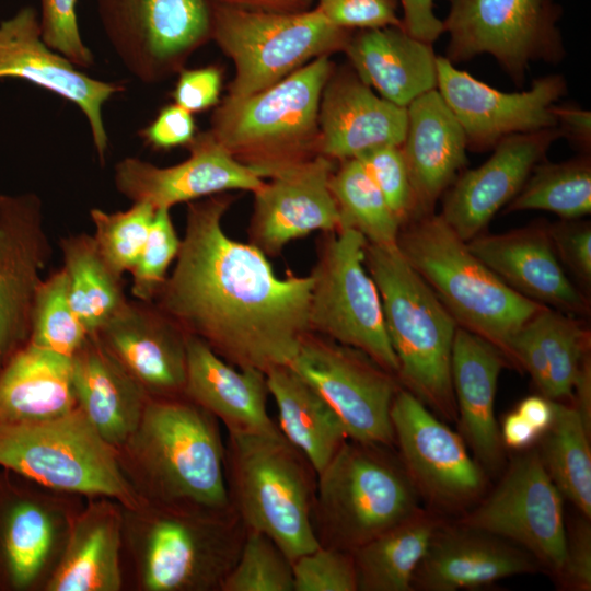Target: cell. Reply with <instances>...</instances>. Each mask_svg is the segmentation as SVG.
I'll return each mask as SVG.
<instances>
[{"label": "cell", "mask_w": 591, "mask_h": 591, "mask_svg": "<svg viewBox=\"0 0 591 591\" xmlns=\"http://www.w3.org/2000/svg\"><path fill=\"white\" fill-rule=\"evenodd\" d=\"M553 402V420L540 456L563 497L587 519L591 517L590 432L570 404Z\"/></svg>", "instance_id": "cell-38"}, {"label": "cell", "mask_w": 591, "mask_h": 591, "mask_svg": "<svg viewBox=\"0 0 591 591\" xmlns=\"http://www.w3.org/2000/svg\"><path fill=\"white\" fill-rule=\"evenodd\" d=\"M557 128L579 148L587 150L591 144V113L572 105H554Z\"/></svg>", "instance_id": "cell-55"}, {"label": "cell", "mask_w": 591, "mask_h": 591, "mask_svg": "<svg viewBox=\"0 0 591 591\" xmlns=\"http://www.w3.org/2000/svg\"><path fill=\"white\" fill-rule=\"evenodd\" d=\"M59 246L71 306L88 333L94 334L128 301L121 277L106 264L93 235L70 234Z\"/></svg>", "instance_id": "cell-37"}, {"label": "cell", "mask_w": 591, "mask_h": 591, "mask_svg": "<svg viewBox=\"0 0 591 591\" xmlns=\"http://www.w3.org/2000/svg\"><path fill=\"white\" fill-rule=\"evenodd\" d=\"M407 111L375 94L356 72L331 76L318 108V153L333 160L357 158L380 146H402Z\"/></svg>", "instance_id": "cell-26"}, {"label": "cell", "mask_w": 591, "mask_h": 591, "mask_svg": "<svg viewBox=\"0 0 591 591\" xmlns=\"http://www.w3.org/2000/svg\"><path fill=\"white\" fill-rule=\"evenodd\" d=\"M560 579L575 590L591 589V530L584 520L578 521L567 534L566 560Z\"/></svg>", "instance_id": "cell-53"}, {"label": "cell", "mask_w": 591, "mask_h": 591, "mask_svg": "<svg viewBox=\"0 0 591 591\" xmlns=\"http://www.w3.org/2000/svg\"><path fill=\"white\" fill-rule=\"evenodd\" d=\"M538 436L537 431L515 410L508 414L501 425L500 438L512 449L529 447Z\"/></svg>", "instance_id": "cell-56"}, {"label": "cell", "mask_w": 591, "mask_h": 591, "mask_svg": "<svg viewBox=\"0 0 591 591\" xmlns=\"http://www.w3.org/2000/svg\"><path fill=\"white\" fill-rule=\"evenodd\" d=\"M443 31L451 62L489 54L521 86L532 61L558 62L565 50L554 0H447Z\"/></svg>", "instance_id": "cell-12"}, {"label": "cell", "mask_w": 591, "mask_h": 591, "mask_svg": "<svg viewBox=\"0 0 591 591\" xmlns=\"http://www.w3.org/2000/svg\"><path fill=\"white\" fill-rule=\"evenodd\" d=\"M548 233L555 253L583 286L591 285V225L590 222L561 220L548 223Z\"/></svg>", "instance_id": "cell-50"}, {"label": "cell", "mask_w": 591, "mask_h": 591, "mask_svg": "<svg viewBox=\"0 0 591 591\" xmlns=\"http://www.w3.org/2000/svg\"><path fill=\"white\" fill-rule=\"evenodd\" d=\"M221 90V72L209 66L181 70L172 97L175 104L190 113L202 112L216 105Z\"/></svg>", "instance_id": "cell-51"}, {"label": "cell", "mask_w": 591, "mask_h": 591, "mask_svg": "<svg viewBox=\"0 0 591 591\" xmlns=\"http://www.w3.org/2000/svg\"><path fill=\"white\" fill-rule=\"evenodd\" d=\"M543 162V161H542ZM540 162L505 213L543 210L563 220H577L591 212V162L589 157L559 163Z\"/></svg>", "instance_id": "cell-39"}, {"label": "cell", "mask_w": 591, "mask_h": 591, "mask_svg": "<svg viewBox=\"0 0 591 591\" xmlns=\"http://www.w3.org/2000/svg\"><path fill=\"white\" fill-rule=\"evenodd\" d=\"M266 381L277 407L280 433L318 474L349 439L340 419L291 367L270 370Z\"/></svg>", "instance_id": "cell-35"}, {"label": "cell", "mask_w": 591, "mask_h": 591, "mask_svg": "<svg viewBox=\"0 0 591 591\" xmlns=\"http://www.w3.org/2000/svg\"><path fill=\"white\" fill-rule=\"evenodd\" d=\"M403 28L420 40L432 44L443 31V23L433 12V0H399Z\"/></svg>", "instance_id": "cell-54"}, {"label": "cell", "mask_w": 591, "mask_h": 591, "mask_svg": "<svg viewBox=\"0 0 591 591\" xmlns=\"http://www.w3.org/2000/svg\"><path fill=\"white\" fill-rule=\"evenodd\" d=\"M517 412L537 431L547 430L553 420V402L545 396H529L520 402Z\"/></svg>", "instance_id": "cell-57"}, {"label": "cell", "mask_w": 591, "mask_h": 591, "mask_svg": "<svg viewBox=\"0 0 591 591\" xmlns=\"http://www.w3.org/2000/svg\"><path fill=\"white\" fill-rule=\"evenodd\" d=\"M94 334L150 397L185 396L188 335L153 302L128 300Z\"/></svg>", "instance_id": "cell-24"}, {"label": "cell", "mask_w": 591, "mask_h": 591, "mask_svg": "<svg viewBox=\"0 0 591 591\" xmlns=\"http://www.w3.org/2000/svg\"><path fill=\"white\" fill-rule=\"evenodd\" d=\"M224 193L187 204L175 265L153 303L240 369L289 366L311 332V275L275 274L260 250L230 237Z\"/></svg>", "instance_id": "cell-1"}, {"label": "cell", "mask_w": 591, "mask_h": 591, "mask_svg": "<svg viewBox=\"0 0 591 591\" xmlns=\"http://www.w3.org/2000/svg\"><path fill=\"white\" fill-rule=\"evenodd\" d=\"M460 523L523 548L560 577L568 534L563 496L538 451L515 457L496 489Z\"/></svg>", "instance_id": "cell-16"}, {"label": "cell", "mask_w": 591, "mask_h": 591, "mask_svg": "<svg viewBox=\"0 0 591 591\" xmlns=\"http://www.w3.org/2000/svg\"><path fill=\"white\" fill-rule=\"evenodd\" d=\"M530 323L544 351L549 389L547 398L571 401L573 385L590 360V332L579 316L544 306Z\"/></svg>", "instance_id": "cell-41"}, {"label": "cell", "mask_w": 591, "mask_h": 591, "mask_svg": "<svg viewBox=\"0 0 591 591\" xmlns=\"http://www.w3.org/2000/svg\"><path fill=\"white\" fill-rule=\"evenodd\" d=\"M571 405L578 412L587 430H591V366H583L573 385Z\"/></svg>", "instance_id": "cell-58"}, {"label": "cell", "mask_w": 591, "mask_h": 591, "mask_svg": "<svg viewBox=\"0 0 591 591\" xmlns=\"http://www.w3.org/2000/svg\"><path fill=\"white\" fill-rule=\"evenodd\" d=\"M560 137L556 127L503 138L487 161L459 175L445 190L441 217L465 242L479 235Z\"/></svg>", "instance_id": "cell-23"}, {"label": "cell", "mask_w": 591, "mask_h": 591, "mask_svg": "<svg viewBox=\"0 0 591 591\" xmlns=\"http://www.w3.org/2000/svg\"><path fill=\"white\" fill-rule=\"evenodd\" d=\"M109 44L143 83L179 71L211 37L210 0H96Z\"/></svg>", "instance_id": "cell-15"}, {"label": "cell", "mask_w": 591, "mask_h": 591, "mask_svg": "<svg viewBox=\"0 0 591 591\" xmlns=\"http://www.w3.org/2000/svg\"><path fill=\"white\" fill-rule=\"evenodd\" d=\"M293 591H358L350 552L318 546L291 563Z\"/></svg>", "instance_id": "cell-47"}, {"label": "cell", "mask_w": 591, "mask_h": 591, "mask_svg": "<svg viewBox=\"0 0 591 591\" xmlns=\"http://www.w3.org/2000/svg\"><path fill=\"white\" fill-rule=\"evenodd\" d=\"M85 499L0 467V591H44Z\"/></svg>", "instance_id": "cell-13"}, {"label": "cell", "mask_w": 591, "mask_h": 591, "mask_svg": "<svg viewBox=\"0 0 591 591\" xmlns=\"http://www.w3.org/2000/svg\"><path fill=\"white\" fill-rule=\"evenodd\" d=\"M503 354L484 338L457 327L452 349V386L462 437L479 464L495 471L502 463V441L495 397Z\"/></svg>", "instance_id": "cell-31"}, {"label": "cell", "mask_w": 591, "mask_h": 591, "mask_svg": "<svg viewBox=\"0 0 591 591\" xmlns=\"http://www.w3.org/2000/svg\"><path fill=\"white\" fill-rule=\"evenodd\" d=\"M547 224L480 233L466 243L479 260L519 294L567 314L587 316L590 302L563 269Z\"/></svg>", "instance_id": "cell-25"}, {"label": "cell", "mask_w": 591, "mask_h": 591, "mask_svg": "<svg viewBox=\"0 0 591 591\" xmlns=\"http://www.w3.org/2000/svg\"><path fill=\"white\" fill-rule=\"evenodd\" d=\"M123 523L124 507L118 501L86 498L44 591H120L125 586Z\"/></svg>", "instance_id": "cell-30"}, {"label": "cell", "mask_w": 591, "mask_h": 591, "mask_svg": "<svg viewBox=\"0 0 591 591\" xmlns=\"http://www.w3.org/2000/svg\"><path fill=\"white\" fill-rule=\"evenodd\" d=\"M193 113L177 104L163 107L139 135L144 142L158 150L187 146L195 137Z\"/></svg>", "instance_id": "cell-52"}, {"label": "cell", "mask_w": 591, "mask_h": 591, "mask_svg": "<svg viewBox=\"0 0 591 591\" xmlns=\"http://www.w3.org/2000/svg\"><path fill=\"white\" fill-rule=\"evenodd\" d=\"M155 209L146 202H132L124 211L90 210L94 224V242L109 266L119 277L130 271L147 241Z\"/></svg>", "instance_id": "cell-43"}, {"label": "cell", "mask_w": 591, "mask_h": 591, "mask_svg": "<svg viewBox=\"0 0 591 591\" xmlns=\"http://www.w3.org/2000/svg\"><path fill=\"white\" fill-rule=\"evenodd\" d=\"M387 448L348 439L317 474L313 526L321 546L352 553L420 510Z\"/></svg>", "instance_id": "cell-8"}, {"label": "cell", "mask_w": 591, "mask_h": 591, "mask_svg": "<svg viewBox=\"0 0 591 591\" xmlns=\"http://www.w3.org/2000/svg\"><path fill=\"white\" fill-rule=\"evenodd\" d=\"M77 408L116 450L136 430L150 396L90 334L72 356Z\"/></svg>", "instance_id": "cell-32"}, {"label": "cell", "mask_w": 591, "mask_h": 591, "mask_svg": "<svg viewBox=\"0 0 591 591\" xmlns=\"http://www.w3.org/2000/svg\"><path fill=\"white\" fill-rule=\"evenodd\" d=\"M76 407L72 358L27 341L0 368V424L42 422Z\"/></svg>", "instance_id": "cell-34"}, {"label": "cell", "mask_w": 591, "mask_h": 591, "mask_svg": "<svg viewBox=\"0 0 591 591\" xmlns=\"http://www.w3.org/2000/svg\"><path fill=\"white\" fill-rule=\"evenodd\" d=\"M121 471L141 501L231 509L220 422L187 398L150 397L127 441Z\"/></svg>", "instance_id": "cell-2"}, {"label": "cell", "mask_w": 591, "mask_h": 591, "mask_svg": "<svg viewBox=\"0 0 591 591\" xmlns=\"http://www.w3.org/2000/svg\"><path fill=\"white\" fill-rule=\"evenodd\" d=\"M50 256L39 196L0 194V368L28 341L35 294Z\"/></svg>", "instance_id": "cell-19"}, {"label": "cell", "mask_w": 591, "mask_h": 591, "mask_svg": "<svg viewBox=\"0 0 591 591\" xmlns=\"http://www.w3.org/2000/svg\"><path fill=\"white\" fill-rule=\"evenodd\" d=\"M316 8L331 23L345 30L402 26L396 0H320Z\"/></svg>", "instance_id": "cell-49"}, {"label": "cell", "mask_w": 591, "mask_h": 591, "mask_svg": "<svg viewBox=\"0 0 591 591\" xmlns=\"http://www.w3.org/2000/svg\"><path fill=\"white\" fill-rule=\"evenodd\" d=\"M89 335L71 306L68 278L61 267L37 288L28 343L72 358Z\"/></svg>", "instance_id": "cell-42"}, {"label": "cell", "mask_w": 591, "mask_h": 591, "mask_svg": "<svg viewBox=\"0 0 591 591\" xmlns=\"http://www.w3.org/2000/svg\"><path fill=\"white\" fill-rule=\"evenodd\" d=\"M328 404L350 440L392 447L397 376L364 352L309 332L289 364Z\"/></svg>", "instance_id": "cell-14"}, {"label": "cell", "mask_w": 591, "mask_h": 591, "mask_svg": "<svg viewBox=\"0 0 591 591\" xmlns=\"http://www.w3.org/2000/svg\"><path fill=\"white\" fill-rule=\"evenodd\" d=\"M324 234L310 273V331L364 352L397 376L380 292L364 264L368 241L351 228Z\"/></svg>", "instance_id": "cell-11"}, {"label": "cell", "mask_w": 591, "mask_h": 591, "mask_svg": "<svg viewBox=\"0 0 591 591\" xmlns=\"http://www.w3.org/2000/svg\"><path fill=\"white\" fill-rule=\"evenodd\" d=\"M245 535L233 508L141 501L124 508L123 558L138 591H221Z\"/></svg>", "instance_id": "cell-3"}, {"label": "cell", "mask_w": 591, "mask_h": 591, "mask_svg": "<svg viewBox=\"0 0 591 591\" xmlns=\"http://www.w3.org/2000/svg\"><path fill=\"white\" fill-rule=\"evenodd\" d=\"M390 417L401 463L418 494L445 509L464 507L482 494L486 477L463 437L412 392L398 389Z\"/></svg>", "instance_id": "cell-17"}, {"label": "cell", "mask_w": 591, "mask_h": 591, "mask_svg": "<svg viewBox=\"0 0 591 591\" xmlns=\"http://www.w3.org/2000/svg\"><path fill=\"white\" fill-rule=\"evenodd\" d=\"M406 111L407 129L401 148L418 217L434 212L437 200L459 176L467 161V141L437 89L415 99Z\"/></svg>", "instance_id": "cell-28"}, {"label": "cell", "mask_w": 591, "mask_h": 591, "mask_svg": "<svg viewBox=\"0 0 591 591\" xmlns=\"http://www.w3.org/2000/svg\"><path fill=\"white\" fill-rule=\"evenodd\" d=\"M44 42L77 68H90L94 56L84 44L77 18V0H39Z\"/></svg>", "instance_id": "cell-48"}, {"label": "cell", "mask_w": 591, "mask_h": 591, "mask_svg": "<svg viewBox=\"0 0 591 591\" xmlns=\"http://www.w3.org/2000/svg\"><path fill=\"white\" fill-rule=\"evenodd\" d=\"M329 187L338 208L340 229H355L371 244H396L401 223L359 159L340 161L331 176Z\"/></svg>", "instance_id": "cell-40"}, {"label": "cell", "mask_w": 591, "mask_h": 591, "mask_svg": "<svg viewBox=\"0 0 591 591\" xmlns=\"http://www.w3.org/2000/svg\"><path fill=\"white\" fill-rule=\"evenodd\" d=\"M332 70L320 56L259 92L225 97L209 132L263 178L320 154L318 108Z\"/></svg>", "instance_id": "cell-7"}, {"label": "cell", "mask_w": 591, "mask_h": 591, "mask_svg": "<svg viewBox=\"0 0 591 591\" xmlns=\"http://www.w3.org/2000/svg\"><path fill=\"white\" fill-rule=\"evenodd\" d=\"M364 264L380 292L401 385L444 420L456 421L451 374L456 322L396 244L367 243Z\"/></svg>", "instance_id": "cell-5"}, {"label": "cell", "mask_w": 591, "mask_h": 591, "mask_svg": "<svg viewBox=\"0 0 591 591\" xmlns=\"http://www.w3.org/2000/svg\"><path fill=\"white\" fill-rule=\"evenodd\" d=\"M396 245L457 326L493 344L511 362L512 338L545 305L509 288L440 213H425L402 224Z\"/></svg>", "instance_id": "cell-4"}, {"label": "cell", "mask_w": 591, "mask_h": 591, "mask_svg": "<svg viewBox=\"0 0 591 591\" xmlns=\"http://www.w3.org/2000/svg\"><path fill=\"white\" fill-rule=\"evenodd\" d=\"M181 247L171 209H155L142 251L129 271L132 297L142 302H153L162 289L167 271Z\"/></svg>", "instance_id": "cell-45"}, {"label": "cell", "mask_w": 591, "mask_h": 591, "mask_svg": "<svg viewBox=\"0 0 591 591\" xmlns=\"http://www.w3.org/2000/svg\"><path fill=\"white\" fill-rule=\"evenodd\" d=\"M27 81L77 105L84 114L99 160L105 161L108 136L103 106L124 86L86 76L43 39L39 14L25 5L0 21V79Z\"/></svg>", "instance_id": "cell-20"}, {"label": "cell", "mask_w": 591, "mask_h": 591, "mask_svg": "<svg viewBox=\"0 0 591 591\" xmlns=\"http://www.w3.org/2000/svg\"><path fill=\"white\" fill-rule=\"evenodd\" d=\"M223 3L239 5L248 9L270 11H303L306 10L310 0H216Z\"/></svg>", "instance_id": "cell-59"}, {"label": "cell", "mask_w": 591, "mask_h": 591, "mask_svg": "<svg viewBox=\"0 0 591 591\" xmlns=\"http://www.w3.org/2000/svg\"><path fill=\"white\" fill-rule=\"evenodd\" d=\"M211 4V37L235 66L227 97L259 92L317 58L344 49L348 30L321 11H270Z\"/></svg>", "instance_id": "cell-10"}, {"label": "cell", "mask_w": 591, "mask_h": 591, "mask_svg": "<svg viewBox=\"0 0 591 591\" xmlns=\"http://www.w3.org/2000/svg\"><path fill=\"white\" fill-rule=\"evenodd\" d=\"M437 90L460 123L467 149L480 152L503 138L556 128L555 103L566 93L563 76L534 80L523 92H502L437 57Z\"/></svg>", "instance_id": "cell-18"}, {"label": "cell", "mask_w": 591, "mask_h": 591, "mask_svg": "<svg viewBox=\"0 0 591 591\" xmlns=\"http://www.w3.org/2000/svg\"><path fill=\"white\" fill-rule=\"evenodd\" d=\"M440 525L419 510L351 554L358 591H412L413 579Z\"/></svg>", "instance_id": "cell-36"}, {"label": "cell", "mask_w": 591, "mask_h": 591, "mask_svg": "<svg viewBox=\"0 0 591 591\" xmlns=\"http://www.w3.org/2000/svg\"><path fill=\"white\" fill-rule=\"evenodd\" d=\"M536 569L534 557L498 536L463 524L439 525L413 579V590L456 591Z\"/></svg>", "instance_id": "cell-27"}, {"label": "cell", "mask_w": 591, "mask_h": 591, "mask_svg": "<svg viewBox=\"0 0 591 591\" xmlns=\"http://www.w3.org/2000/svg\"><path fill=\"white\" fill-rule=\"evenodd\" d=\"M186 147L189 157L165 167L136 157L124 158L114 170L116 189L132 202L171 209L228 190L253 193L265 182L256 171L234 159L209 131L195 136Z\"/></svg>", "instance_id": "cell-21"}, {"label": "cell", "mask_w": 591, "mask_h": 591, "mask_svg": "<svg viewBox=\"0 0 591 591\" xmlns=\"http://www.w3.org/2000/svg\"><path fill=\"white\" fill-rule=\"evenodd\" d=\"M266 374L240 369L201 339L187 336L185 396L213 415L228 433H275L267 409Z\"/></svg>", "instance_id": "cell-29"}, {"label": "cell", "mask_w": 591, "mask_h": 591, "mask_svg": "<svg viewBox=\"0 0 591 591\" xmlns=\"http://www.w3.org/2000/svg\"><path fill=\"white\" fill-rule=\"evenodd\" d=\"M334 161L317 154L294 164L253 192L248 243L266 256H277L290 242L314 231L340 229V217L329 187Z\"/></svg>", "instance_id": "cell-22"}, {"label": "cell", "mask_w": 591, "mask_h": 591, "mask_svg": "<svg viewBox=\"0 0 591 591\" xmlns=\"http://www.w3.org/2000/svg\"><path fill=\"white\" fill-rule=\"evenodd\" d=\"M356 74L379 95L401 107L437 89L432 44L403 26L362 30L344 47Z\"/></svg>", "instance_id": "cell-33"}, {"label": "cell", "mask_w": 591, "mask_h": 591, "mask_svg": "<svg viewBox=\"0 0 591 591\" xmlns=\"http://www.w3.org/2000/svg\"><path fill=\"white\" fill-rule=\"evenodd\" d=\"M0 467L60 493L105 497L127 509L141 502L117 450L77 407L42 422L0 424Z\"/></svg>", "instance_id": "cell-9"}, {"label": "cell", "mask_w": 591, "mask_h": 591, "mask_svg": "<svg viewBox=\"0 0 591 591\" xmlns=\"http://www.w3.org/2000/svg\"><path fill=\"white\" fill-rule=\"evenodd\" d=\"M225 479L246 530L268 536L290 563L320 546L313 526L317 473L280 431L228 433Z\"/></svg>", "instance_id": "cell-6"}, {"label": "cell", "mask_w": 591, "mask_h": 591, "mask_svg": "<svg viewBox=\"0 0 591 591\" xmlns=\"http://www.w3.org/2000/svg\"><path fill=\"white\" fill-rule=\"evenodd\" d=\"M401 227L416 216V204L401 146H380L357 157Z\"/></svg>", "instance_id": "cell-46"}, {"label": "cell", "mask_w": 591, "mask_h": 591, "mask_svg": "<svg viewBox=\"0 0 591 591\" xmlns=\"http://www.w3.org/2000/svg\"><path fill=\"white\" fill-rule=\"evenodd\" d=\"M221 591H293L291 563L268 536L246 530Z\"/></svg>", "instance_id": "cell-44"}]
</instances>
